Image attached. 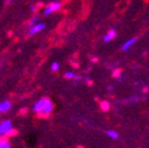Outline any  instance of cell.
Here are the masks:
<instances>
[{"mask_svg":"<svg viewBox=\"0 0 149 148\" xmlns=\"http://www.w3.org/2000/svg\"><path fill=\"white\" fill-rule=\"evenodd\" d=\"M74 76H75V74L72 73V72H67V73L65 74V77H66V78H74Z\"/></svg>","mask_w":149,"mask_h":148,"instance_id":"cell-13","label":"cell"},{"mask_svg":"<svg viewBox=\"0 0 149 148\" xmlns=\"http://www.w3.org/2000/svg\"><path fill=\"white\" fill-rule=\"evenodd\" d=\"M45 28H46V24H43V23H36V24H34V26L31 28V30H30V34L31 35L35 34V33H37V32L43 30Z\"/></svg>","mask_w":149,"mask_h":148,"instance_id":"cell-4","label":"cell"},{"mask_svg":"<svg viewBox=\"0 0 149 148\" xmlns=\"http://www.w3.org/2000/svg\"><path fill=\"white\" fill-rule=\"evenodd\" d=\"M0 148H11V145H10L9 142H2V141H0Z\"/></svg>","mask_w":149,"mask_h":148,"instance_id":"cell-11","label":"cell"},{"mask_svg":"<svg viewBox=\"0 0 149 148\" xmlns=\"http://www.w3.org/2000/svg\"><path fill=\"white\" fill-rule=\"evenodd\" d=\"M12 105L11 103L8 102V101H3V102H0V112L3 113V112H6L11 109Z\"/></svg>","mask_w":149,"mask_h":148,"instance_id":"cell-5","label":"cell"},{"mask_svg":"<svg viewBox=\"0 0 149 148\" xmlns=\"http://www.w3.org/2000/svg\"><path fill=\"white\" fill-rule=\"evenodd\" d=\"M33 109H34V111L35 112H37V113L42 112V113L49 114L50 115V113H51L52 110H53V104H52V102L49 100V98L43 97V98L39 100L36 104H35Z\"/></svg>","mask_w":149,"mask_h":148,"instance_id":"cell-1","label":"cell"},{"mask_svg":"<svg viewBox=\"0 0 149 148\" xmlns=\"http://www.w3.org/2000/svg\"><path fill=\"white\" fill-rule=\"evenodd\" d=\"M97 58H96V57H94V58H93V59H92V61H93V63H96V61H97Z\"/></svg>","mask_w":149,"mask_h":148,"instance_id":"cell-19","label":"cell"},{"mask_svg":"<svg viewBox=\"0 0 149 148\" xmlns=\"http://www.w3.org/2000/svg\"><path fill=\"white\" fill-rule=\"evenodd\" d=\"M60 9V3L59 2H51L48 4V6L46 8L45 12H43V14L45 15H50L52 14L53 12L57 11V10Z\"/></svg>","mask_w":149,"mask_h":148,"instance_id":"cell-3","label":"cell"},{"mask_svg":"<svg viewBox=\"0 0 149 148\" xmlns=\"http://www.w3.org/2000/svg\"><path fill=\"white\" fill-rule=\"evenodd\" d=\"M107 134H108V137H110L111 139H118V133L113 130H109L107 132Z\"/></svg>","mask_w":149,"mask_h":148,"instance_id":"cell-10","label":"cell"},{"mask_svg":"<svg viewBox=\"0 0 149 148\" xmlns=\"http://www.w3.org/2000/svg\"><path fill=\"white\" fill-rule=\"evenodd\" d=\"M100 109L103 111H109V109H110V104L107 101H103V102H100Z\"/></svg>","mask_w":149,"mask_h":148,"instance_id":"cell-8","label":"cell"},{"mask_svg":"<svg viewBox=\"0 0 149 148\" xmlns=\"http://www.w3.org/2000/svg\"><path fill=\"white\" fill-rule=\"evenodd\" d=\"M58 68H59V64H58V63H53V64H52V66H51V70H52L53 72L57 71Z\"/></svg>","mask_w":149,"mask_h":148,"instance_id":"cell-12","label":"cell"},{"mask_svg":"<svg viewBox=\"0 0 149 148\" xmlns=\"http://www.w3.org/2000/svg\"><path fill=\"white\" fill-rule=\"evenodd\" d=\"M118 82H122V80H123V78H122V77H118Z\"/></svg>","mask_w":149,"mask_h":148,"instance_id":"cell-21","label":"cell"},{"mask_svg":"<svg viewBox=\"0 0 149 148\" xmlns=\"http://www.w3.org/2000/svg\"><path fill=\"white\" fill-rule=\"evenodd\" d=\"M85 80H87V83H88V85H89V86H92V85H93V82H92V80H90L89 77H86V78H85Z\"/></svg>","mask_w":149,"mask_h":148,"instance_id":"cell-16","label":"cell"},{"mask_svg":"<svg viewBox=\"0 0 149 148\" xmlns=\"http://www.w3.org/2000/svg\"><path fill=\"white\" fill-rule=\"evenodd\" d=\"M77 148H84V147H83V146H78Z\"/></svg>","mask_w":149,"mask_h":148,"instance_id":"cell-22","label":"cell"},{"mask_svg":"<svg viewBox=\"0 0 149 148\" xmlns=\"http://www.w3.org/2000/svg\"><path fill=\"white\" fill-rule=\"evenodd\" d=\"M26 112H28V109H26V108H23V109H21V110H20V114H26Z\"/></svg>","mask_w":149,"mask_h":148,"instance_id":"cell-17","label":"cell"},{"mask_svg":"<svg viewBox=\"0 0 149 148\" xmlns=\"http://www.w3.org/2000/svg\"><path fill=\"white\" fill-rule=\"evenodd\" d=\"M112 89H113V86H109L108 87V90H112Z\"/></svg>","mask_w":149,"mask_h":148,"instance_id":"cell-20","label":"cell"},{"mask_svg":"<svg viewBox=\"0 0 149 148\" xmlns=\"http://www.w3.org/2000/svg\"><path fill=\"white\" fill-rule=\"evenodd\" d=\"M135 41H136V38H135V37H133V38L129 39L128 41H126V43L123 45V48H122V50H123V51H126V50H128V49H129L130 47H131L132 45L135 43Z\"/></svg>","mask_w":149,"mask_h":148,"instance_id":"cell-7","label":"cell"},{"mask_svg":"<svg viewBox=\"0 0 149 148\" xmlns=\"http://www.w3.org/2000/svg\"><path fill=\"white\" fill-rule=\"evenodd\" d=\"M120 69H116V70L113 71L112 75H113V77H120Z\"/></svg>","mask_w":149,"mask_h":148,"instance_id":"cell-14","label":"cell"},{"mask_svg":"<svg viewBox=\"0 0 149 148\" xmlns=\"http://www.w3.org/2000/svg\"><path fill=\"white\" fill-rule=\"evenodd\" d=\"M18 134V130H16V129H13L12 128L11 130L8 132V133L6 134V137L8 138H12V137H15V135H17Z\"/></svg>","mask_w":149,"mask_h":148,"instance_id":"cell-9","label":"cell"},{"mask_svg":"<svg viewBox=\"0 0 149 148\" xmlns=\"http://www.w3.org/2000/svg\"><path fill=\"white\" fill-rule=\"evenodd\" d=\"M12 128L13 127H12L11 121H3V122H1L0 123V137L6 135Z\"/></svg>","mask_w":149,"mask_h":148,"instance_id":"cell-2","label":"cell"},{"mask_svg":"<svg viewBox=\"0 0 149 148\" xmlns=\"http://www.w3.org/2000/svg\"><path fill=\"white\" fill-rule=\"evenodd\" d=\"M74 80H81V76H79V75H75V76H74Z\"/></svg>","mask_w":149,"mask_h":148,"instance_id":"cell-18","label":"cell"},{"mask_svg":"<svg viewBox=\"0 0 149 148\" xmlns=\"http://www.w3.org/2000/svg\"><path fill=\"white\" fill-rule=\"evenodd\" d=\"M115 36H116V31H115V30H110V31L107 33L106 36L104 37V41H105V43H109V41H111Z\"/></svg>","mask_w":149,"mask_h":148,"instance_id":"cell-6","label":"cell"},{"mask_svg":"<svg viewBox=\"0 0 149 148\" xmlns=\"http://www.w3.org/2000/svg\"><path fill=\"white\" fill-rule=\"evenodd\" d=\"M37 19H38L37 17L33 18V19H32L31 21H30V22H29V26H30V27H33V26H34V24H35V22H36V21H37Z\"/></svg>","mask_w":149,"mask_h":148,"instance_id":"cell-15","label":"cell"}]
</instances>
